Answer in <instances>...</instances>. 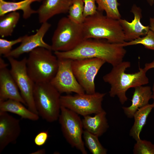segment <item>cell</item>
<instances>
[{"label":"cell","instance_id":"6da1fadb","mask_svg":"<svg viewBox=\"0 0 154 154\" xmlns=\"http://www.w3.org/2000/svg\"><path fill=\"white\" fill-rule=\"evenodd\" d=\"M121 44L110 43L107 40L85 39L73 50L69 51L54 52L58 58L72 60L96 58L115 66L123 61L126 50Z\"/></svg>","mask_w":154,"mask_h":154},{"label":"cell","instance_id":"7a4b0ae2","mask_svg":"<svg viewBox=\"0 0 154 154\" xmlns=\"http://www.w3.org/2000/svg\"><path fill=\"white\" fill-rule=\"evenodd\" d=\"M131 65L130 62L123 61L113 66L110 71L103 77L104 81L110 85V96H117L122 104L127 100L126 92L129 89L149 83L147 71L144 68L139 67V71L135 73H126L125 71Z\"/></svg>","mask_w":154,"mask_h":154},{"label":"cell","instance_id":"3957f363","mask_svg":"<svg viewBox=\"0 0 154 154\" xmlns=\"http://www.w3.org/2000/svg\"><path fill=\"white\" fill-rule=\"evenodd\" d=\"M82 25L85 39H105L117 44L125 42L119 20L105 15L103 12L98 11L94 14L86 17Z\"/></svg>","mask_w":154,"mask_h":154},{"label":"cell","instance_id":"277c9868","mask_svg":"<svg viewBox=\"0 0 154 154\" xmlns=\"http://www.w3.org/2000/svg\"><path fill=\"white\" fill-rule=\"evenodd\" d=\"M52 50L39 47L29 52L26 59L28 73L35 83L50 82L56 75L58 59Z\"/></svg>","mask_w":154,"mask_h":154},{"label":"cell","instance_id":"5b68a950","mask_svg":"<svg viewBox=\"0 0 154 154\" xmlns=\"http://www.w3.org/2000/svg\"><path fill=\"white\" fill-rule=\"evenodd\" d=\"M60 93L50 82L35 83L33 96L38 115L48 122L58 120L60 112Z\"/></svg>","mask_w":154,"mask_h":154},{"label":"cell","instance_id":"8992f818","mask_svg":"<svg viewBox=\"0 0 154 154\" xmlns=\"http://www.w3.org/2000/svg\"><path fill=\"white\" fill-rule=\"evenodd\" d=\"M85 39L82 24L75 23L67 17L58 21L51 45L54 52H67L74 49Z\"/></svg>","mask_w":154,"mask_h":154},{"label":"cell","instance_id":"52a82bcc","mask_svg":"<svg viewBox=\"0 0 154 154\" xmlns=\"http://www.w3.org/2000/svg\"><path fill=\"white\" fill-rule=\"evenodd\" d=\"M58 120L63 135L68 143L82 154H87L82 139L84 130L79 115L61 106Z\"/></svg>","mask_w":154,"mask_h":154},{"label":"cell","instance_id":"ba28073f","mask_svg":"<svg viewBox=\"0 0 154 154\" xmlns=\"http://www.w3.org/2000/svg\"><path fill=\"white\" fill-rule=\"evenodd\" d=\"M106 94L96 92L92 94L61 96V105L83 117L96 114L104 110L102 104Z\"/></svg>","mask_w":154,"mask_h":154},{"label":"cell","instance_id":"9c48e42d","mask_svg":"<svg viewBox=\"0 0 154 154\" xmlns=\"http://www.w3.org/2000/svg\"><path fill=\"white\" fill-rule=\"evenodd\" d=\"M10 64V72L15 80L21 95L28 108L38 114L34 99L35 83L29 75L27 69V58L18 60L12 57L7 58Z\"/></svg>","mask_w":154,"mask_h":154},{"label":"cell","instance_id":"30bf717a","mask_svg":"<svg viewBox=\"0 0 154 154\" xmlns=\"http://www.w3.org/2000/svg\"><path fill=\"white\" fill-rule=\"evenodd\" d=\"M105 63L104 60L96 58L72 60L73 72L86 93L92 94L96 92L95 78Z\"/></svg>","mask_w":154,"mask_h":154},{"label":"cell","instance_id":"8fae6325","mask_svg":"<svg viewBox=\"0 0 154 154\" xmlns=\"http://www.w3.org/2000/svg\"><path fill=\"white\" fill-rule=\"evenodd\" d=\"M58 67L56 73L50 82L60 93L74 92L83 94L85 92L75 77L71 67L72 60L58 58Z\"/></svg>","mask_w":154,"mask_h":154},{"label":"cell","instance_id":"7c38bea8","mask_svg":"<svg viewBox=\"0 0 154 154\" xmlns=\"http://www.w3.org/2000/svg\"><path fill=\"white\" fill-rule=\"evenodd\" d=\"M51 26L48 22L42 23L39 28L34 34L24 36L23 40L20 45L12 50L4 57H19L21 55L30 52L35 48L39 47H43L51 50V45L45 42L43 38Z\"/></svg>","mask_w":154,"mask_h":154},{"label":"cell","instance_id":"4fadbf2b","mask_svg":"<svg viewBox=\"0 0 154 154\" xmlns=\"http://www.w3.org/2000/svg\"><path fill=\"white\" fill-rule=\"evenodd\" d=\"M20 120L0 111V154L9 144L15 143L21 133Z\"/></svg>","mask_w":154,"mask_h":154},{"label":"cell","instance_id":"5bb4252c","mask_svg":"<svg viewBox=\"0 0 154 154\" xmlns=\"http://www.w3.org/2000/svg\"><path fill=\"white\" fill-rule=\"evenodd\" d=\"M131 12L134 15V19L131 22L121 18L119 20L123 29L125 42H129L145 36L150 29L149 26L143 25L141 22L142 18L141 9L134 4Z\"/></svg>","mask_w":154,"mask_h":154},{"label":"cell","instance_id":"9a60e30c","mask_svg":"<svg viewBox=\"0 0 154 154\" xmlns=\"http://www.w3.org/2000/svg\"><path fill=\"white\" fill-rule=\"evenodd\" d=\"M17 84L7 67L0 68V101L11 100L26 105Z\"/></svg>","mask_w":154,"mask_h":154},{"label":"cell","instance_id":"2e32d148","mask_svg":"<svg viewBox=\"0 0 154 154\" xmlns=\"http://www.w3.org/2000/svg\"><path fill=\"white\" fill-rule=\"evenodd\" d=\"M72 0H43L37 10L40 23L47 22L53 16L68 12Z\"/></svg>","mask_w":154,"mask_h":154},{"label":"cell","instance_id":"e0dca14e","mask_svg":"<svg viewBox=\"0 0 154 154\" xmlns=\"http://www.w3.org/2000/svg\"><path fill=\"white\" fill-rule=\"evenodd\" d=\"M134 88L131 105L129 107H122L124 114L129 118H133L136 112L139 108L149 104V100L152 98V88L150 86L142 85Z\"/></svg>","mask_w":154,"mask_h":154},{"label":"cell","instance_id":"ac0fdd59","mask_svg":"<svg viewBox=\"0 0 154 154\" xmlns=\"http://www.w3.org/2000/svg\"><path fill=\"white\" fill-rule=\"evenodd\" d=\"M106 114L104 110L95 114L94 116L89 115L84 116L82 121L84 130L99 137L102 136L109 127Z\"/></svg>","mask_w":154,"mask_h":154},{"label":"cell","instance_id":"d6986e66","mask_svg":"<svg viewBox=\"0 0 154 154\" xmlns=\"http://www.w3.org/2000/svg\"><path fill=\"white\" fill-rule=\"evenodd\" d=\"M43 0H23L19 1H9L0 0V16L10 12L21 10L23 12V17L28 19L33 14L37 13V10L33 9L31 7L33 2H40Z\"/></svg>","mask_w":154,"mask_h":154},{"label":"cell","instance_id":"ffe728a7","mask_svg":"<svg viewBox=\"0 0 154 154\" xmlns=\"http://www.w3.org/2000/svg\"><path fill=\"white\" fill-rule=\"evenodd\" d=\"M20 102L8 100L0 101V111L9 112L15 114L21 118L33 121L39 119V116L26 108Z\"/></svg>","mask_w":154,"mask_h":154},{"label":"cell","instance_id":"44dd1931","mask_svg":"<svg viewBox=\"0 0 154 154\" xmlns=\"http://www.w3.org/2000/svg\"><path fill=\"white\" fill-rule=\"evenodd\" d=\"M153 108V104H149L139 109L134 114V122L130 129L129 135L136 141L141 139L140 133Z\"/></svg>","mask_w":154,"mask_h":154},{"label":"cell","instance_id":"7402d4cb","mask_svg":"<svg viewBox=\"0 0 154 154\" xmlns=\"http://www.w3.org/2000/svg\"><path fill=\"white\" fill-rule=\"evenodd\" d=\"M20 18L17 11L10 12L0 17V35L2 37L12 35Z\"/></svg>","mask_w":154,"mask_h":154},{"label":"cell","instance_id":"603a6c76","mask_svg":"<svg viewBox=\"0 0 154 154\" xmlns=\"http://www.w3.org/2000/svg\"><path fill=\"white\" fill-rule=\"evenodd\" d=\"M97 4V11H105L108 17L116 20L121 19V15L118 9L120 4L117 0H96Z\"/></svg>","mask_w":154,"mask_h":154},{"label":"cell","instance_id":"cb8c5ba5","mask_svg":"<svg viewBox=\"0 0 154 154\" xmlns=\"http://www.w3.org/2000/svg\"><path fill=\"white\" fill-rule=\"evenodd\" d=\"M83 137L84 144L93 154H106L108 150L100 142L98 136L84 130Z\"/></svg>","mask_w":154,"mask_h":154},{"label":"cell","instance_id":"d4e9b609","mask_svg":"<svg viewBox=\"0 0 154 154\" xmlns=\"http://www.w3.org/2000/svg\"><path fill=\"white\" fill-rule=\"evenodd\" d=\"M84 8L82 0H72L68 12V17L75 23L82 24L85 19L83 15Z\"/></svg>","mask_w":154,"mask_h":154},{"label":"cell","instance_id":"484cf974","mask_svg":"<svg viewBox=\"0 0 154 154\" xmlns=\"http://www.w3.org/2000/svg\"><path fill=\"white\" fill-rule=\"evenodd\" d=\"M138 44H142L145 48L154 51V32L150 29L146 35L142 37L121 44L124 47Z\"/></svg>","mask_w":154,"mask_h":154},{"label":"cell","instance_id":"4316f807","mask_svg":"<svg viewBox=\"0 0 154 154\" xmlns=\"http://www.w3.org/2000/svg\"><path fill=\"white\" fill-rule=\"evenodd\" d=\"M134 154H154V144L141 139L136 141L133 146Z\"/></svg>","mask_w":154,"mask_h":154},{"label":"cell","instance_id":"83f0119b","mask_svg":"<svg viewBox=\"0 0 154 154\" xmlns=\"http://www.w3.org/2000/svg\"><path fill=\"white\" fill-rule=\"evenodd\" d=\"M24 36L20 37L15 39L8 40L3 38H0V54L4 56L9 54L12 50V47L14 45L21 43L23 40Z\"/></svg>","mask_w":154,"mask_h":154},{"label":"cell","instance_id":"f1b7e54d","mask_svg":"<svg viewBox=\"0 0 154 154\" xmlns=\"http://www.w3.org/2000/svg\"><path fill=\"white\" fill-rule=\"evenodd\" d=\"M84 4L83 12L84 16L85 18L93 15L97 11L96 0H82Z\"/></svg>","mask_w":154,"mask_h":154},{"label":"cell","instance_id":"f546056e","mask_svg":"<svg viewBox=\"0 0 154 154\" xmlns=\"http://www.w3.org/2000/svg\"><path fill=\"white\" fill-rule=\"evenodd\" d=\"M47 131H42L38 133L34 139L35 144L38 146L44 145L46 142L48 137Z\"/></svg>","mask_w":154,"mask_h":154},{"label":"cell","instance_id":"4dcf8cb0","mask_svg":"<svg viewBox=\"0 0 154 154\" xmlns=\"http://www.w3.org/2000/svg\"><path fill=\"white\" fill-rule=\"evenodd\" d=\"M153 68H154V60L150 62L146 63L144 68L147 71Z\"/></svg>","mask_w":154,"mask_h":154},{"label":"cell","instance_id":"1f68e13d","mask_svg":"<svg viewBox=\"0 0 154 154\" xmlns=\"http://www.w3.org/2000/svg\"><path fill=\"white\" fill-rule=\"evenodd\" d=\"M149 22L150 29L154 32V17H150Z\"/></svg>","mask_w":154,"mask_h":154},{"label":"cell","instance_id":"d6a6232c","mask_svg":"<svg viewBox=\"0 0 154 154\" xmlns=\"http://www.w3.org/2000/svg\"><path fill=\"white\" fill-rule=\"evenodd\" d=\"M46 153V150L44 149H41L32 153L31 154H44Z\"/></svg>","mask_w":154,"mask_h":154},{"label":"cell","instance_id":"836d02e7","mask_svg":"<svg viewBox=\"0 0 154 154\" xmlns=\"http://www.w3.org/2000/svg\"><path fill=\"white\" fill-rule=\"evenodd\" d=\"M8 64L5 63L2 58H0V68H1L5 67H7Z\"/></svg>","mask_w":154,"mask_h":154},{"label":"cell","instance_id":"e575fe53","mask_svg":"<svg viewBox=\"0 0 154 154\" xmlns=\"http://www.w3.org/2000/svg\"><path fill=\"white\" fill-rule=\"evenodd\" d=\"M149 5L151 6L153 5L154 3V0H146Z\"/></svg>","mask_w":154,"mask_h":154},{"label":"cell","instance_id":"d590c367","mask_svg":"<svg viewBox=\"0 0 154 154\" xmlns=\"http://www.w3.org/2000/svg\"><path fill=\"white\" fill-rule=\"evenodd\" d=\"M152 99L153 100V103H154V82L153 84L152 87Z\"/></svg>","mask_w":154,"mask_h":154},{"label":"cell","instance_id":"8d00e7d4","mask_svg":"<svg viewBox=\"0 0 154 154\" xmlns=\"http://www.w3.org/2000/svg\"><path fill=\"white\" fill-rule=\"evenodd\" d=\"M153 108H154V103H153Z\"/></svg>","mask_w":154,"mask_h":154},{"label":"cell","instance_id":"74e56055","mask_svg":"<svg viewBox=\"0 0 154 154\" xmlns=\"http://www.w3.org/2000/svg\"><path fill=\"white\" fill-rule=\"evenodd\" d=\"M13 1H16L17 0H12Z\"/></svg>","mask_w":154,"mask_h":154}]
</instances>
